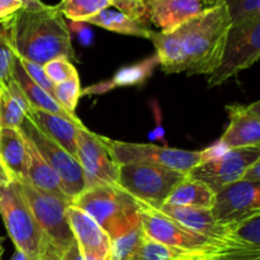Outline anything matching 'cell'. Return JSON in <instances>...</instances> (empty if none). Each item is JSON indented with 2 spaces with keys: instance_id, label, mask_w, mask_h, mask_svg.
Segmentation results:
<instances>
[{
  "instance_id": "obj_36",
  "label": "cell",
  "mask_w": 260,
  "mask_h": 260,
  "mask_svg": "<svg viewBox=\"0 0 260 260\" xmlns=\"http://www.w3.org/2000/svg\"><path fill=\"white\" fill-rule=\"evenodd\" d=\"M23 8L18 0H0V19H7Z\"/></svg>"
},
{
  "instance_id": "obj_23",
  "label": "cell",
  "mask_w": 260,
  "mask_h": 260,
  "mask_svg": "<svg viewBox=\"0 0 260 260\" xmlns=\"http://www.w3.org/2000/svg\"><path fill=\"white\" fill-rule=\"evenodd\" d=\"M85 23L86 24L98 25L104 29L111 30V32L136 36V37L146 38V40H149L150 32H151V29L146 27V22L132 19L119 10H113L109 9V8L99 12L98 14L91 17Z\"/></svg>"
},
{
  "instance_id": "obj_35",
  "label": "cell",
  "mask_w": 260,
  "mask_h": 260,
  "mask_svg": "<svg viewBox=\"0 0 260 260\" xmlns=\"http://www.w3.org/2000/svg\"><path fill=\"white\" fill-rule=\"evenodd\" d=\"M5 89L9 91V94L12 95V98L14 99V101L17 102L18 104H19V107L22 108V111L24 112L25 116H27V114L29 113L30 111H32V107H30V104H29V102H28L27 96L24 95V93H23L22 89L19 88V85L17 84V81L13 79V80L10 81L9 85H8Z\"/></svg>"
},
{
  "instance_id": "obj_42",
  "label": "cell",
  "mask_w": 260,
  "mask_h": 260,
  "mask_svg": "<svg viewBox=\"0 0 260 260\" xmlns=\"http://www.w3.org/2000/svg\"><path fill=\"white\" fill-rule=\"evenodd\" d=\"M201 2H203L205 4H207L208 7H213V5L218 4V3H221L222 0H201Z\"/></svg>"
},
{
  "instance_id": "obj_20",
  "label": "cell",
  "mask_w": 260,
  "mask_h": 260,
  "mask_svg": "<svg viewBox=\"0 0 260 260\" xmlns=\"http://www.w3.org/2000/svg\"><path fill=\"white\" fill-rule=\"evenodd\" d=\"M149 40L156 50L157 63L167 74H179L187 71V57L178 33H162L152 30Z\"/></svg>"
},
{
  "instance_id": "obj_48",
  "label": "cell",
  "mask_w": 260,
  "mask_h": 260,
  "mask_svg": "<svg viewBox=\"0 0 260 260\" xmlns=\"http://www.w3.org/2000/svg\"><path fill=\"white\" fill-rule=\"evenodd\" d=\"M206 260H213V259H206Z\"/></svg>"
},
{
  "instance_id": "obj_44",
  "label": "cell",
  "mask_w": 260,
  "mask_h": 260,
  "mask_svg": "<svg viewBox=\"0 0 260 260\" xmlns=\"http://www.w3.org/2000/svg\"><path fill=\"white\" fill-rule=\"evenodd\" d=\"M142 2H144L145 7H147V5H150V4H151V3H154L155 0H142Z\"/></svg>"
},
{
  "instance_id": "obj_41",
  "label": "cell",
  "mask_w": 260,
  "mask_h": 260,
  "mask_svg": "<svg viewBox=\"0 0 260 260\" xmlns=\"http://www.w3.org/2000/svg\"><path fill=\"white\" fill-rule=\"evenodd\" d=\"M10 260H30V259L27 258V256H25L24 254L22 253V251H19V250H17V249H15V253L13 254L12 259H10Z\"/></svg>"
},
{
  "instance_id": "obj_47",
  "label": "cell",
  "mask_w": 260,
  "mask_h": 260,
  "mask_svg": "<svg viewBox=\"0 0 260 260\" xmlns=\"http://www.w3.org/2000/svg\"><path fill=\"white\" fill-rule=\"evenodd\" d=\"M2 256H3V255H0V260H2Z\"/></svg>"
},
{
  "instance_id": "obj_22",
  "label": "cell",
  "mask_w": 260,
  "mask_h": 260,
  "mask_svg": "<svg viewBox=\"0 0 260 260\" xmlns=\"http://www.w3.org/2000/svg\"><path fill=\"white\" fill-rule=\"evenodd\" d=\"M215 200L216 193L211 188L187 177L172 190L165 203L180 207L211 210L215 205Z\"/></svg>"
},
{
  "instance_id": "obj_16",
  "label": "cell",
  "mask_w": 260,
  "mask_h": 260,
  "mask_svg": "<svg viewBox=\"0 0 260 260\" xmlns=\"http://www.w3.org/2000/svg\"><path fill=\"white\" fill-rule=\"evenodd\" d=\"M207 8L201 0H155L146 7V19L160 28L159 32L172 33Z\"/></svg>"
},
{
  "instance_id": "obj_17",
  "label": "cell",
  "mask_w": 260,
  "mask_h": 260,
  "mask_svg": "<svg viewBox=\"0 0 260 260\" xmlns=\"http://www.w3.org/2000/svg\"><path fill=\"white\" fill-rule=\"evenodd\" d=\"M27 117L48 139L60 145L66 152L76 159V135H78L79 127L84 126L83 122L78 123V122H73L70 119L62 118V117L47 113V112L37 111V109H32L27 114Z\"/></svg>"
},
{
  "instance_id": "obj_11",
  "label": "cell",
  "mask_w": 260,
  "mask_h": 260,
  "mask_svg": "<svg viewBox=\"0 0 260 260\" xmlns=\"http://www.w3.org/2000/svg\"><path fill=\"white\" fill-rule=\"evenodd\" d=\"M76 159L85 179V189L96 185H117L118 165L112 160L101 141V136L85 126L76 135Z\"/></svg>"
},
{
  "instance_id": "obj_28",
  "label": "cell",
  "mask_w": 260,
  "mask_h": 260,
  "mask_svg": "<svg viewBox=\"0 0 260 260\" xmlns=\"http://www.w3.org/2000/svg\"><path fill=\"white\" fill-rule=\"evenodd\" d=\"M25 113L5 88L0 89V124L2 128H19Z\"/></svg>"
},
{
  "instance_id": "obj_26",
  "label": "cell",
  "mask_w": 260,
  "mask_h": 260,
  "mask_svg": "<svg viewBox=\"0 0 260 260\" xmlns=\"http://www.w3.org/2000/svg\"><path fill=\"white\" fill-rule=\"evenodd\" d=\"M111 7V0H61L60 4L56 5L63 18L76 23H85L99 12Z\"/></svg>"
},
{
  "instance_id": "obj_33",
  "label": "cell",
  "mask_w": 260,
  "mask_h": 260,
  "mask_svg": "<svg viewBox=\"0 0 260 260\" xmlns=\"http://www.w3.org/2000/svg\"><path fill=\"white\" fill-rule=\"evenodd\" d=\"M18 60H19L20 65L23 66V69L25 70V73L28 74V76H29V78L32 79L36 84H37V85H40L41 88L46 91V93L50 94V95L55 99V84L51 83L50 79L46 76L42 65L30 62V61H27V60H24V58H20V57H18Z\"/></svg>"
},
{
  "instance_id": "obj_38",
  "label": "cell",
  "mask_w": 260,
  "mask_h": 260,
  "mask_svg": "<svg viewBox=\"0 0 260 260\" xmlns=\"http://www.w3.org/2000/svg\"><path fill=\"white\" fill-rule=\"evenodd\" d=\"M60 260H84L76 241L63 253V255L61 256Z\"/></svg>"
},
{
  "instance_id": "obj_29",
  "label": "cell",
  "mask_w": 260,
  "mask_h": 260,
  "mask_svg": "<svg viewBox=\"0 0 260 260\" xmlns=\"http://www.w3.org/2000/svg\"><path fill=\"white\" fill-rule=\"evenodd\" d=\"M81 96L80 79L79 76L55 85V99L68 113L76 116L75 109Z\"/></svg>"
},
{
  "instance_id": "obj_25",
  "label": "cell",
  "mask_w": 260,
  "mask_h": 260,
  "mask_svg": "<svg viewBox=\"0 0 260 260\" xmlns=\"http://www.w3.org/2000/svg\"><path fill=\"white\" fill-rule=\"evenodd\" d=\"M145 238L141 220H137L121 233L111 236L109 260H132Z\"/></svg>"
},
{
  "instance_id": "obj_43",
  "label": "cell",
  "mask_w": 260,
  "mask_h": 260,
  "mask_svg": "<svg viewBox=\"0 0 260 260\" xmlns=\"http://www.w3.org/2000/svg\"><path fill=\"white\" fill-rule=\"evenodd\" d=\"M3 243H4V238H0V255H3V253H4V246H3Z\"/></svg>"
},
{
  "instance_id": "obj_12",
  "label": "cell",
  "mask_w": 260,
  "mask_h": 260,
  "mask_svg": "<svg viewBox=\"0 0 260 260\" xmlns=\"http://www.w3.org/2000/svg\"><path fill=\"white\" fill-rule=\"evenodd\" d=\"M211 213L221 225H234L260 215V184L239 182L216 193Z\"/></svg>"
},
{
  "instance_id": "obj_7",
  "label": "cell",
  "mask_w": 260,
  "mask_h": 260,
  "mask_svg": "<svg viewBox=\"0 0 260 260\" xmlns=\"http://www.w3.org/2000/svg\"><path fill=\"white\" fill-rule=\"evenodd\" d=\"M15 183L46 238L62 256L63 253L75 243L66 213L70 202L65 198L42 192L25 180H15Z\"/></svg>"
},
{
  "instance_id": "obj_31",
  "label": "cell",
  "mask_w": 260,
  "mask_h": 260,
  "mask_svg": "<svg viewBox=\"0 0 260 260\" xmlns=\"http://www.w3.org/2000/svg\"><path fill=\"white\" fill-rule=\"evenodd\" d=\"M222 2L228 7L233 25L260 17V0H222Z\"/></svg>"
},
{
  "instance_id": "obj_46",
  "label": "cell",
  "mask_w": 260,
  "mask_h": 260,
  "mask_svg": "<svg viewBox=\"0 0 260 260\" xmlns=\"http://www.w3.org/2000/svg\"><path fill=\"white\" fill-rule=\"evenodd\" d=\"M0 131H2V124H0Z\"/></svg>"
},
{
  "instance_id": "obj_8",
  "label": "cell",
  "mask_w": 260,
  "mask_h": 260,
  "mask_svg": "<svg viewBox=\"0 0 260 260\" xmlns=\"http://www.w3.org/2000/svg\"><path fill=\"white\" fill-rule=\"evenodd\" d=\"M260 57V17L231 25L221 62L208 74V88L221 85L251 68Z\"/></svg>"
},
{
  "instance_id": "obj_30",
  "label": "cell",
  "mask_w": 260,
  "mask_h": 260,
  "mask_svg": "<svg viewBox=\"0 0 260 260\" xmlns=\"http://www.w3.org/2000/svg\"><path fill=\"white\" fill-rule=\"evenodd\" d=\"M231 233L244 245L260 249V215L231 225Z\"/></svg>"
},
{
  "instance_id": "obj_9",
  "label": "cell",
  "mask_w": 260,
  "mask_h": 260,
  "mask_svg": "<svg viewBox=\"0 0 260 260\" xmlns=\"http://www.w3.org/2000/svg\"><path fill=\"white\" fill-rule=\"evenodd\" d=\"M20 132L30 140L41 156L50 165L60 179L61 188L68 200L73 201L85 189V179L80 164L74 156L66 152L60 145L48 139L36 124L25 116L19 126Z\"/></svg>"
},
{
  "instance_id": "obj_27",
  "label": "cell",
  "mask_w": 260,
  "mask_h": 260,
  "mask_svg": "<svg viewBox=\"0 0 260 260\" xmlns=\"http://www.w3.org/2000/svg\"><path fill=\"white\" fill-rule=\"evenodd\" d=\"M9 18L0 19V89L7 88L13 80L15 52L10 37Z\"/></svg>"
},
{
  "instance_id": "obj_13",
  "label": "cell",
  "mask_w": 260,
  "mask_h": 260,
  "mask_svg": "<svg viewBox=\"0 0 260 260\" xmlns=\"http://www.w3.org/2000/svg\"><path fill=\"white\" fill-rule=\"evenodd\" d=\"M229 123L220 139L226 150L260 147V102L226 106Z\"/></svg>"
},
{
  "instance_id": "obj_1",
  "label": "cell",
  "mask_w": 260,
  "mask_h": 260,
  "mask_svg": "<svg viewBox=\"0 0 260 260\" xmlns=\"http://www.w3.org/2000/svg\"><path fill=\"white\" fill-rule=\"evenodd\" d=\"M9 24L18 57L38 65L57 57L75 60L70 28L56 5L46 4L40 9L22 8L9 18Z\"/></svg>"
},
{
  "instance_id": "obj_18",
  "label": "cell",
  "mask_w": 260,
  "mask_h": 260,
  "mask_svg": "<svg viewBox=\"0 0 260 260\" xmlns=\"http://www.w3.org/2000/svg\"><path fill=\"white\" fill-rule=\"evenodd\" d=\"M22 136L24 139L25 147V172H27L25 182H28L30 185H33L37 189L42 190V192L50 193V194L56 196V197L68 200L65 193L62 192L60 179L56 175V173L43 160V157L41 156V154L36 149L35 145L30 142V140L23 134Z\"/></svg>"
},
{
  "instance_id": "obj_34",
  "label": "cell",
  "mask_w": 260,
  "mask_h": 260,
  "mask_svg": "<svg viewBox=\"0 0 260 260\" xmlns=\"http://www.w3.org/2000/svg\"><path fill=\"white\" fill-rule=\"evenodd\" d=\"M112 5L132 19L146 20V7L142 0H111Z\"/></svg>"
},
{
  "instance_id": "obj_4",
  "label": "cell",
  "mask_w": 260,
  "mask_h": 260,
  "mask_svg": "<svg viewBox=\"0 0 260 260\" xmlns=\"http://www.w3.org/2000/svg\"><path fill=\"white\" fill-rule=\"evenodd\" d=\"M70 205L93 218L109 238L140 220L137 201L118 185L86 188Z\"/></svg>"
},
{
  "instance_id": "obj_40",
  "label": "cell",
  "mask_w": 260,
  "mask_h": 260,
  "mask_svg": "<svg viewBox=\"0 0 260 260\" xmlns=\"http://www.w3.org/2000/svg\"><path fill=\"white\" fill-rule=\"evenodd\" d=\"M18 2L22 3L23 8H25V9H40L46 5L41 0H18Z\"/></svg>"
},
{
  "instance_id": "obj_6",
  "label": "cell",
  "mask_w": 260,
  "mask_h": 260,
  "mask_svg": "<svg viewBox=\"0 0 260 260\" xmlns=\"http://www.w3.org/2000/svg\"><path fill=\"white\" fill-rule=\"evenodd\" d=\"M101 141L118 167L124 164L157 165L188 174L193 168L206 160L205 150L190 151L154 144L118 141L104 136H101Z\"/></svg>"
},
{
  "instance_id": "obj_14",
  "label": "cell",
  "mask_w": 260,
  "mask_h": 260,
  "mask_svg": "<svg viewBox=\"0 0 260 260\" xmlns=\"http://www.w3.org/2000/svg\"><path fill=\"white\" fill-rule=\"evenodd\" d=\"M159 211L164 216L172 218L173 221L193 233L200 234V235L212 239V240L221 241V243L244 245L240 241L234 239L233 233H231V225H221L220 222H217L211 213V210L180 207V206L165 203Z\"/></svg>"
},
{
  "instance_id": "obj_2",
  "label": "cell",
  "mask_w": 260,
  "mask_h": 260,
  "mask_svg": "<svg viewBox=\"0 0 260 260\" xmlns=\"http://www.w3.org/2000/svg\"><path fill=\"white\" fill-rule=\"evenodd\" d=\"M231 25L228 7L221 2L175 29L187 57L189 75H208L220 65Z\"/></svg>"
},
{
  "instance_id": "obj_37",
  "label": "cell",
  "mask_w": 260,
  "mask_h": 260,
  "mask_svg": "<svg viewBox=\"0 0 260 260\" xmlns=\"http://www.w3.org/2000/svg\"><path fill=\"white\" fill-rule=\"evenodd\" d=\"M240 180L254 183V184H260V160L254 162L253 165H250V167L245 170V173H244V175L241 177Z\"/></svg>"
},
{
  "instance_id": "obj_49",
  "label": "cell",
  "mask_w": 260,
  "mask_h": 260,
  "mask_svg": "<svg viewBox=\"0 0 260 260\" xmlns=\"http://www.w3.org/2000/svg\"><path fill=\"white\" fill-rule=\"evenodd\" d=\"M254 260H260V259H254Z\"/></svg>"
},
{
  "instance_id": "obj_32",
  "label": "cell",
  "mask_w": 260,
  "mask_h": 260,
  "mask_svg": "<svg viewBox=\"0 0 260 260\" xmlns=\"http://www.w3.org/2000/svg\"><path fill=\"white\" fill-rule=\"evenodd\" d=\"M43 71H45L46 76L50 79L52 84H60L66 80L79 76L78 70L75 66L71 63L70 60L65 57H57L53 60L48 61L45 65H42Z\"/></svg>"
},
{
  "instance_id": "obj_39",
  "label": "cell",
  "mask_w": 260,
  "mask_h": 260,
  "mask_svg": "<svg viewBox=\"0 0 260 260\" xmlns=\"http://www.w3.org/2000/svg\"><path fill=\"white\" fill-rule=\"evenodd\" d=\"M13 180L14 179H13V177L10 175V173L7 170V168L4 167L2 159H0V183L4 185H7V184H9V183H12Z\"/></svg>"
},
{
  "instance_id": "obj_21",
  "label": "cell",
  "mask_w": 260,
  "mask_h": 260,
  "mask_svg": "<svg viewBox=\"0 0 260 260\" xmlns=\"http://www.w3.org/2000/svg\"><path fill=\"white\" fill-rule=\"evenodd\" d=\"M0 159L14 180H25L24 139L19 129L2 128L0 131Z\"/></svg>"
},
{
  "instance_id": "obj_45",
  "label": "cell",
  "mask_w": 260,
  "mask_h": 260,
  "mask_svg": "<svg viewBox=\"0 0 260 260\" xmlns=\"http://www.w3.org/2000/svg\"><path fill=\"white\" fill-rule=\"evenodd\" d=\"M4 187V184H2V183H0V193H2V188Z\"/></svg>"
},
{
  "instance_id": "obj_19",
  "label": "cell",
  "mask_w": 260,
  "mask_h": 260,
  "mask_svg": "<svg viewBox=\"0 0 260 260\" xmlns=\"http://www.w3.org/2000/svg\"><path fill=\"white\" fill-rule=\"evenodd\" d=\"M13 79L17 81L19 88L22 89L24 95L27 96L32 109H37V111H43L47 112V113L56 114V116L70 119V121L73 122H78V123L81 122L80 119L78 118V116H73V114L68 113V112H66L65 109H63L62 107L50 95V94L46 93L40 85H37V84L28 76V74L25 73L23 66L20 65L17 55H15L14 68H13Z\"/></svg>"
},
{
  "instance_id": "obj_24",
  "label": "cell",
  "mask_w": 260,
  "mask_h": 260,
  "mask_svg": "<svg viewBox=\"0 0 260 260\" xmlns=\"http://www.w3.org/2000/svg\"><path fill=\"white\" fill-rule=\"evenodd\" d=\"M217 260L215 255L203 251L184 250V249L173 248V246L164 245L157 241H154L146 236L142 240L139 250L135 254L132 260Z\"/></svg>"
},
{
  "instance_id": "obj_10",
  "label": "cell",
  "mask_w": 260,
  "mask_h": 260,
  "mask_svg": "<svg viewBox=\"0 0 260 260\" xmlns=\"http://www.w3.org/2000/svg\"><path fill=\"white\" fill-rule=\"evenodd\" d=\"M258 160H260V147L228 150L193 168L188 173V178L203 183L217 193L226 185L239 182L245 170Z\"/></svg>"
},
{
  "instance_id": "obj_5",
  "label": "cell",
  "mask_w": 260,
  "mask_h": 260,
  "mask_svg": "<svg viewBox=\"0 0 260 260\" xmlns=\"http://www.w3.org/2000/svg\"><path fill=\"white\" fill-rule=\"evenodd\" d=\"M187 177L184 173L157 165L124 164L118 167L117 185L139 206L159 211L172 190Z\"/></svg>"
},
{
  "instance_id": "obj_3",
  "label": "cell",
  "mask_w": 260,
  "mask_h": 260,
  "mask_svg": "<svg viewBox=\"0 0 260 260\" xmlns=\"http://www.w3.org/2000/svg\"><path fill=\"white\" fill-rule=\"evenodd\" d=\"M0 216L15 249L30 260H60L25 202L15 180L4 185L0 193Z\"/></svg>"
},
{
  "instance_id": "obj_15",
  "label": "cell",
  "mask_w": 260,
  "mask_h": 260,
  "mask_svg": "<svg viewBox=\"0 0 260 260\" xmlns=\"http://www.w3.org/2000/svg\"><path fill=\"white\" fill-rule=\"evenodd\" d=\"M68 220L84 260H109L111 239L85 212L68 206Z\"/></svg>"
}]
</instances>
